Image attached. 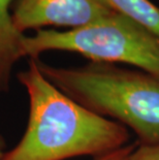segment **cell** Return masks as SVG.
Wrapping results in <instances>:
<instances>
[{"mask_svg":"<svg viewBox=\"0 0 159 160\" xmlns=\"http://www.w3.org/2000/svg\"><path fill=\"white\" fill-rule=\"evenodd\" d=\"M17 79L28 96V122L20 141L0 160L96 158L128 145L126 127L73 100L43 76L35 59L28 60Z\"/></svg>","mask_w":159,"mask_h":160,"instance_id":"6da1fadb","label":"cell"},{"mask_svg":"<svg viewBox=\"0 0 159 160\" xmlns=\"http://www.w3.org/2000/svg\"><path fill=\"white\" fill-rule=\"evenodd\" d=\"M35 60L43 76L77 102L131 129L142 145L159 142V76L110 63L62 67Z\"/></svg>","mask_w":159,"mask_h":160,"instance_id":"7a4b0ae2","label":"cell"},{"mask_svg":"<svg viewBox=\"0 0 159 160\" xmlns=\"http://www.w3.org/2000/svg\"><path fill=\"white\" fill-rule=\"evenodd\" d=\"M22 47L28 59H39L53 51L69 52L91 62L127 64L159 76V36L119 12L81 28L42 29L25 34Z\"/></svg>","mask_w":159,"mask_h":160,"instance_id":"3957f363","label":"cell"},{"mask_svg":"<svg viewBox=\"0 0 159 160\" xmlns=\"http://www.w3.org/2000/svg\"><path fill=\"white\" fill-rule=\"evenodd\" d=\"M115 12L109 0H15L12 8L13 24L22 34L30 30L81 28Z\"/></svg>","mask_w":159,"mask_h":160,"instance_id":"277c9868","label":"cell"},{"mask_svg":"<svg viewBox=\"0 0 159 160\" xmlns=\"http://www.w3.org/2000/svg\"><path fill=\"white\" fill-rule=\"evenodd\" d=\"M15 0H0V94L8 93L15 66L23 59L22 42L25 34L15 27L12 8Z\"/></svg>","mask_w":159,"mask_h":160,"instance_id":"5b68a950","label":"cell"},{"mask_svg":"<svg viewBox=\"0 0 159 160\" xmlns=\"http://www.w3.org/2000/svg\"><path fill=\"white\" fill-rule=\"evenodd\" d=\"M112 6L159 36V8L150 0H109Z\"/></svg>","mask_w":159,"mask_h":160,"instance_id":"8992f818","label":"cell"},{"mask_svg":"<svg viewBox=\"0 0 159 160\" xmlns=\"http://www.w3.org/2000/svg\"><path fill=\"white\" fill-rule=\"evenodd\" d=\"M125 160H159V142L135 147Z\"/></svg>","mask_w":159,"mask_h":160,"instance_id":"52a82bcc","label":"cell"},{"mask_svg":"<svg viewBox=\"0 0 159 160\" xmlns=\"http://www.w3.org/2000/svg\"><path fill=\"white\" fill-rule=\"evenodd\" d=\"M134 148H135L134 145L128 144L126 146H124L123 148L116 150L114 152L107 153V154L99 156V157L93 158V160H125Z\"/></svg>","mask_w":159,"mask_h":160,"instance_id":"ba28073f","label":"cell"},{"mask_svg":"<svg viewBox=\"0 0 159 160\" xmlns=\"http://www.w3.org/2000/svg\"><path fill=\"white\" fill-rule=\"evenodd\" d=\"M6 151V141L2 134H0V159Z\"/></svg>","mask_w":159,"mask_h":160,"instance_id":"9c48e42d","label":"cell"}]
</instances>
